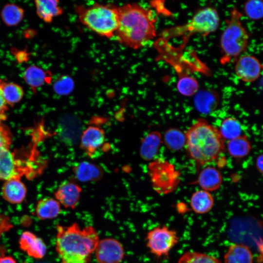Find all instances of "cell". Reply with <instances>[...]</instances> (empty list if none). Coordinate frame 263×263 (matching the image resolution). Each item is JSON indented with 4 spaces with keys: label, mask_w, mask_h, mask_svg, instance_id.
I'll list each match as a JSON object with an SVG mask.
<instances>
[{
    "label": "cell",
    "mask_w": 263,
    "mask_h": 263,
    "mask_svg": "<svg viewBox=\"0 0 263 263\" xmlns=\"http://www.w3.org/2000/svg\"><path fill=\"white\" fill-rule=\"evenodd\" d=\"M119 24L115 36L118 41L137 50L156 36V17L154 11L136 3L118 7Z\"/></svg>",
    "instance_id": "1"
},
{
    "label": "cell",
    "mask_w": 263,
    "mask_h": 263,
    "mask_svg": "<svg viewBox=\"0 0 263 263\" xmlns=\"http://www.w3.org/2000/svg\"><path fill=\"white\" fill-rule=\"evenodd\" d=\"M99 240L93 226L81 227L76 223L57 225L56 250L61 263H89Z\"/></svg>",
    "instance_id": "2"
},
{
    "label": "cell",
    "mask_w": 263,
    "mask_h": 263,
    "mask_svg": "<svg viewBox=\"0 0 263 263\" xmlns=\"http://www.w3.org/2000/svg\"><path fill=\"white\" fill-rule=\"evenodd\" d=\"M185 134L188 155L199 166L216 161L225 150V140L219 129L206 119L196 121Z\"/></svg>",
    "instance_id": "3"
},
{
    "label": "cell",
    "mask_w": 263,
    "mask_h": 263,
    "mask_svg": "<svg viewBox=\"0 0 263 263\" xmlns=\"http://www.w3.org/2000/svg\"><path fill=\"white\" fill-rule=\"evenodd\" d=\"M75 12L81 24L96 34L106 38L115 36L119 24V12L116 6L94 3L77 5Z\"/></svg>",
    "instance_id": "4"
},
{
    "label": "cell",
    "mask_w": 263,
    "mask_h": 263,
    "mask_svg": "<svg viewBox=\"0 0 263 263\" xmlns=\"http://www.w3.org/2000/svg\"><path fill=\"white\" fill-rule=\"evenodd\" d=\"M242 14L236 7L232 9L220 39L222 56L221 63L225 65L236 58L247 48L249 34L241 21Z\"/></svg>",
    "instance_id": "5"
},
{
    "label": "cell",
    "mask_w": 263,
    "mask_h": 263,
    "mask_svg": "<svg viewBox=\"0 0 263 263\" xmlns=\"http://www.w3.org/2000/svg\"><path fill=\"white\" fill-rule=\"evenodd\" d=\"M220 23L216 9L207 7L198 11L186 24L166 29L160 39L166 41L171 38L185 36V39L194 34L207 36L218 29Z\"/></svg>",
    "instance_id": "6"
},
{
    "label": "cell",
    "mask_w": 263,
    "mask_h": 263,
    "mask_svg": "<svg viewBox=\"0 0 263 263\" xmlns=\"http://www.w3.org/2000/svg\"><path fill=\"white\" fill-rule=\"evenodd\" d=\"M148 173L153 189L161 195L174 191L180 182V172L173 164L162 158L150 162L148 166Z\"/></svg>",
    "instance_id": "7"
},
{
    "label": "cell",
    "mask_w": 263,
    "mask_h": 263,
    "mask_svg": "<svg viewBox=\"0 0 263 263\" xmlns=\"http://www.w3.org/2000/svg\"><path fill=\"white\" fill-rule=\"evenodd\" d=\"M179 240L177 231L166 225L153 228L148 232L146 237L147 247L157 258L168 257Z\"/></svg>",
    "instance_id": "8"
},
{
    "label": "cell",
    "mask_w": 263,
    "mask_h": 263,
    "mask_svg": "<svg viewBox=\"0 0 263 263\" xmlns=\"http://www.w3.org/2000/svg\"><path fill=\"white\" fill-rule=\"evenodd\" d=\"M94 254L98 263H121L125 250L118 240L110 237L99 240Z\"/></svg>",
    "instance_id": "9"
},
{
    "label": "cell",
    "mask_w": 263,
    "mask_h": 263,
    "mask_svg": "<svg viewBox=\"0 0 263 263\" xmlns=\"http://www.w3.org/2000/svg\"><path fill=\"white\" fill-rule=\"evenodd\" d=\"M29 168L24 166L10 149L0 151V181L20 178L29 171Z\"/></svg>",
    "instance_id": "10"
},
{
    "label": "cell",
    "mask_w": 263,
    "mask_h": 263,
    "mask_svg": "<svg viewBox=\"0 0 263 263\" xmlns=\"http://www.w3.org/2000/svg\"><path fill=\"white\" fill-rule=\"evenodd\" d=\"M105 141V132L97 126H90L82 132L80 138L81 149L91 158L95 157Z\"/></svg>",
    "instance_id": "11"
},
{
    "label": "cell",
    "mask_w": 263,
    "mask_h": 263,
    "mask_svg": "<svg viewBox=\"0 0 263 263\" xmlns=\"http://www.w3.org/2000/svg\"><path fill=\"white\" fill-rule=\"evenodd\" d=\"M262 65L257 58L252 55H244L237 61L235 72L237 76L243 81L251 83L260 76Z\"/></svg>",
    "instance_id": "12"
},
{
    "label": "cell",
    "mask_w": 263,
    "mask_h": 263,
    "mask_svg": "<svg viewBox=\"0 0 263 263\" xmlns=\"http://www.w3.org/2000/svg\"><path fill=\"white\" fill-rule=\"evenodd\" d=\"M82 189L73 181L61 183L55 193V199L66 208L75 209L79 203Z\"/></svg>",
    "instance_id": "13"
},
{
    "label": "cell",
    "mask_w": 263,
    "mask_h": 263,
    "mask_svg": "<svg viewBox=\"0 0 263 263\" xmlns=\"http://www.w3.org/2000/svg\"><path fill=\"white\" fill-rule=\"evenodd\" d=\"M20 249L29 256L41 259L46 255L47 246L43 240L29 231H23L19 240Z\"/></svg>",
    "instance_id": "14"
},
{
    "label": "cell",
    "mask_w": 263,
    "mask_h": 263,
    "mask_svg": "<svg viewBox=\"0 0 263 263\" xmlns=\"http://www.w3.org/2000/svg\"><path fill=\"white\" fill-rule=\"evenodd\" d=\"M1 192L2 198L8 203L19 204L26 197L27 188L20 178H15L4 181Z\"/></svg>",
    "instance_id": "15"
},
{
    "label": "cell",
    "mask_w": 263,
    "mask_h": 263,
    "mask_svg": "<svg viewBox=\"0 0 263 263\" xmlns=\"http://www.w3.org/2000/svg\"><path fill=\"white\" fill-rule=\"evenodd\" d=\"M219 101L218 93L213 90L198 91L194 95V106L198 112L203 114H208L214 111Z\"/></svg>",
    "instance_id": "16"
},
{
    "label": "cell",
    "mask_w": 263,
    "mask_h": 263,
    "mask_svg": "<svg viewBox=\"0 0 263 263\" xmlns=\"http://www.w3.org/2000/svg\"><path fill=\"white\" fill-rule=\"evenodd\" d=\"M163 139L161 134L157 131L149 133L141 140L139 154L146 161L153 160L157 154Z\"/></svg>",
    "instance_id": "17"
},
{
    "label": "cell",
    "mask_w": 263,
    "mask_h": 263,
    "mask_svg": "<svg viewBox=\"0 0 263 263\" xmlns=\"http://www.w3.org/2000/svg\"><path fill=\"white\" fill-rule=\"evenodd\" d=\"M76 178L82 182L97 181L103 176V170L97 164L88 161H82L73 168Z\"/></svg>",
    "instance_id": "18"
},
{
    "label": "cell",
    "mask_w": 263,
    "mask_h": 263,
    "mask_svg": "<svg viewBox=\"0 0 263 263\" xmlns=\"http://www.w3.org/2000/svg\"><path fill=\"white\" fill-rule=\"evenodd\" d=\"M254 257L250 248L242 244H232L224 255V263H253Z\"/></svg>",
    "instance_id": "19"
},
{
    "label": "cell",
    "mask_w": 263,
    "mask_h": 263,
    "mask_svg": "<svg viewBox=\"0 0 263 263\" xmlns=\"http://www.w3.org/2000/svg\"><path fill=\"white\" fill-rule=\"evenodd\" d=\"M223 182L222 175L215 167L208 166L200 172L197 178V184L202 189L210 192L218 189Z\"/></svg>",
    "instance_id": "20"
},
{
    "label": "cell",
    "mask_w": 263,
    "mask_h": 263,
    "mask_svg": "<svg viewBox=\"0 0 263 263\" xmlns=\"http://www.w3.org/2000/svg\"><path fill=\"white\" fill-rule=\"evenodd\" d=\"M59 2L55 0H36L35 1L36 13L44 22L51 23L53 19L63 12Z\"/></svg>",
    "instance_id": "21"
},
{
    "label": "cell",
    "mask_w": 263,
    "mask_h": 263,
    "mask_svg": "<svg viewBox=\"0 0 263 263\" xmlns=\"http://www.w3.org/2000/svg\"><path fill=\"white\" fill-rule=\"evenodd\" d=\"M189 204L192 210L196 214H205L213 208L214 199L210 192L200 189L192 194Z\"/></svg>",
    "instance_id": "22"
},
{
    "label": "cell",
    "mask_w": 263,
    "mask_h": 263,
    "mask_svg": "<svg viewBox=\"0 0 263 263\" xmlns=\"http://www.w3.org/2000/svg\"><path fill=\"white\" fill-rule=\"evenodd\" d=\"M61 210L59 202L51 197L44 198L38 201L35 208L37 216L41 220L54 219L59 215Z\"/></svg>",
    "instance_id": "23"
},
{
    "label": "cell",
    "mask_w": 263,
    "mask_h": 263,
    "mask_svg": "<svg viewBox=\"0 0 263 263\" xmlns=\"http://www.w3.org/2000/svg\"><path fill=\"white\" fill-rule=\"evenodd\" d=\"M50 74L41 68L31 65L24 71L23 77L25 82L33 89L42 86L51 79Z\"/></svg>",
    "instance_id": "24"
},
{
    "label": "cell",
    "mask_w": 263,
    "mask_h": 263,
    "mask_svg": "<svg viewBox=\"0 0 263 263\" xmlns=\"http://www.w3.org/2000/svg\"><path fill=\"white\" fill-rule=\"evenodd\" d=\"M0 88L8 106H13L23 98L24 92L18 84L0 79Z\"/></svg>",
    "instance_id": "25"
},
{
    "label": "cell",
    "mask_w": 263,
    "mask_h": 263,
    "mask_svg": "<svg viewBox=\"0 0 263 263\" xmlns=\"http://www.w3.org/2000/svg\"><path fill=\"white\" fill-rule=\"evenodd\" d=\"M251 148V143L245 135L229 140L227 143L228 154L235 158H242L247 156Z\"/></svg>",
    "instance_id": "26"
},
{
    "label": "cell",
    "mask_w": 263,
    "mask_h": 263,
    "mask_svg": "<svg viewBox=\"0 0 263 263\" xmlns=\"http://www.w3.org/2000/svg\"><path fill=\"white\" fill-rule=\"evenodd\" d=\"M0 16L5 25L13 27L19 24L24 16V11L22 8L14 3H7L2 8Z\"/></svg>",
    "instance_id": "27"
},
{
    "label": "cell",
    "mask_w": 263,
    "mask_h": 263,
    "mask_svg": "<svg viewBox=\"0 0 263 263\" xmlns=\"http://www.w3.org/2000/svg\"><path fill=\"white\" fill-rule=\"evenodd\" d=\"M219 131L223 139L229 141L241 136L242 128L239 121L231 116L221 122Z\"/></svg>",
    "instance_id": "28"
},
{
    "label": "cell",
    "mask_w": 263,
    "mask_h": 263,
    "mask_svg": "<svg viewBox=\"0 0 263 263\" xmlns=\"http://www.w3.org/2000/svg\"><path fill=\"white\" fill-rule=\"evenodd\" d=\"M162 139L166 146L172 151L179 150L185 146V134L178 129L167 130Z\"/></svg>",
    "instance_id": "29"
},
{
    "label": "cell",
    "mask_w": 263,
    "mask_h": 263,
    "mask_svg": "<svg viewBox=\"0 0 263 263\" xmlns=\"http://www.w3.org/2000/svg\"><path fill=\"white\" fill-rule=\"evenodd\" d=\"M177 263H222L215 256L195 251H188L183 254Z\"/></svg>",
    "instance_id": "30"
},
{
    "label": "cell",
    "mask_w": 263,
    "mask_h": 263,
    "mask_svg": "<svg viewBox=\"0 0 263 263\" xmlns=\"http://www.w3.org/2000/svg\"><path fill=\"white\" fill-rule=\"evenodd\" d=\"M178 92L182 95L190 96L198 91L199 84L197 80L190 76L181 77L177 83Z\"/></svg>",
    "instance_id": "31"
},
{
    "label": "cell",
    "mask_w": 263,
    "mask_h": 263,
    "mask_svg": "<svg viewBox=\"0 0 263 263\" xmlns=\"http://www.w3.org/2000/svg\"><path fill=\"white\" fill-rule=\"evenodd\" d=\"M244 12L252 20H260L263 16V4L261 0H249L244 3Z\"/></svg>",
    "instance_id": "32"
},
{
    "label": "cell",
    "mask_w": 263,
    "mask_h": 263,
    "mask_svg": "<svg viewBox=\"0 0 263 263\" xmlns=\"http://www.w3.org/2000/svg\"><path fill=\"white\" fill-rule=\"evenodd\" d=\"M73 82L71 78L63 76L58 78L54 83L53 89L58 94L64 95L69 94L72 90Z\"/></svg>",
    "instance_id": "33"
},
{
    "label": "cell",
    "mask_w": 263,
    "mask_h": 263,
    "mask_svg": "<svg viewBox=\"0 0 263 263\" xmlns=\"http://www.w3.org/2000/svg\"><path fill=\"white\" fill-rule=\"evenodd\" d=\"M13 140V135L9 128L0 121V151L10 149Z\"/></svg>",
    "instance_id": "34"
},
{
    "label": "cell",
    "mask_w": 263,
    "mask_h": 263,
    "mask_svg": "<svg viewBox=\"0 0 263 263\" xmlns=\"http://www.w3.org/2000/svg\"><path fill=\"white\" fill-rule=\"evenodd\" d=\"M8 106L6 104L0 88V121L6 120L7 118V112L8 110Z\"/></svg>",
    "instance_id": "35"
},
{
    "label": "cell",
    "mask_w": 263,
    "mask_h": 263,
    "mask_svg": "<svg viewBox=\"0 0 263 263\" xmlns=\"http://www.w3.org/2000/svg\"><path fill=\"white\" fill-rule=\"evenodd\" d=\"M0 263H17L15 259L11 256L0 255Z\"/></svg>",
    "instance_id": "36"
},
{
    "label": "cell",
    "mask_w": 263,
    "mask_h": 263,
    "mask_svg": "<svg viewBox=\"0 0 263 263\" xmlns=\"http://www.w3.org/2000/svg\"><path fill=\"white\" fill-rule=\"evenodd\" d=\"M263 156L261 154L259 155L256 158V167L259 172L261 174L263 173Z\"/></svg>",
    "instance_id": "37"
}]
</instances>
